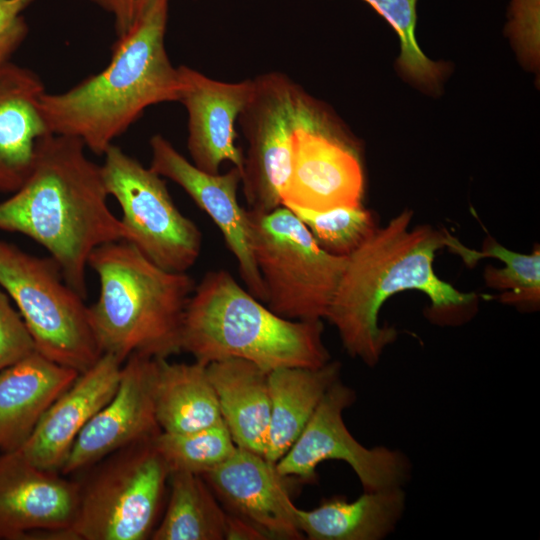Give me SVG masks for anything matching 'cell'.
Masks as SVG:
<instances>
[{"instance_id": "cell-4", "label": "cell", "mask_w": 540, "mask_h": 540, "mask_svg": "<svg viewBox=\"0 0 540 540\" xmlns=\"http://www.w3.org/2000/svg\"><path fill=\"white\" fill-rule=\"evenodd\" d=\"M88 267L99 280L88 315L102 353L124 362L132 354L167 359L182 352L183 318L195 287L186 272L159 267L125 240L94 249Z\"/></svg>"}, {"instance_id": "cell-30", "label": "cell", "mask_w": 540, "mask_h": 540, "mask_svg": "<svg viewBox=\"0 0 540 540\" xmlns=\"http://www.w3.org/2000/svg\"><path fill=\"white\" fill-rule=\"evenodd\" d=\"M35 350L34 341L20 313L0 287V371Z\"/></svg>"}, {"instance_id": "cell-27", "label": "cell", "mask_w": 540, "mask_h": 540, "mask_svg": "<svg viewBox=\"0 0 540 540\" xmlns=\"http://www.w3.org/2000/svg\"><path fill=\"white\" fill-rule=\"evenodd\" d=\"M154 442L170 473L203 475L225 462L237 448L224 422L186 433L161 431Z\"/></svg>"}, {"instance_id": "cell-11", "label": "cell", "mask_w": 540, "mask_h": 540, "mask_svg": "<svg viewBox=\"0 0 540 540\" xmlns=\"http://www.w3.org/2000/svg\"><path fill=\"white\" fill-rule=\"evenodd\" d=\"M356 401L349 386L336 381L325 393L308 424L275 463L283 477L316 479V468L326 460L347 463L360 481L363 491L403 487L411 477V462L398 449L385 446L368 448L348 430L343 412Z\"/></svg>"}, {"instance_id": "cell-31", "label": "cell", "mask_w": 540, "mask_h": 540, "mask_svg": "<svg viewBox=\"0 0 540 540\" xmlns=\"http://www.w3.org/2000/svg\"><path fill=\"white\" fill-rule=\"evenodd\" d=\"M37 0H0V67L10 62L28 35L24 11Z\"/></svg>"}, {"instance_id": "cell-8", "label": "cell", "mask_w": 540, "mask_h": 540, "mask_svg": "<svg viewBox=\"0 0 540 540\" xmlns=\"http://www.w3.org/2000/svg\"><path fill=\"white\" fill-rule=\"evenodd\" d=\"M0 287L15 303L43 356L82 373L103 354L84 298L69 286L51 257H38L0 240Z\"/></svg>"}, {"instance_id": "cell-13", "label": "cell", "mask_w": 540, "mask_h": 540, "mask_svg": "<svg viewBox=\"0 0 540 540\" xmlns=\"http://www.w3.org/2000/svg\"><path fill=\"white\" fill-rule=\"evenodd\" d=\"M79 504V484L39 468L17 451L0 456V539L65 540Z\"/></svg>"}, {"instance_id": "cell-2", "label": "cell", "mask_w": 540, "mask_h": 540, "mask_svg": "<svg viewBox=\"0 0 540 540\" xmlns=\"http://www.w3.org/2000/svg\"><path fill=\"white\" fill-rule=\"evenodd\" d=\"M85 150L78 139L45 136L25 182L0 202V231L23 234L44 247L84 299L92 251L127 236L108 206L101 165Z\"/></svg>"}, {"instance_id": "cell-5", "label": "cell", "mask_w": 540, "mask_h": 540, "mask_svg": "<svg viewBox=\"0 0 540 540\" xmlns=\"http://www.w3.org/2000/svg\"><path fill=\"white\" fill-rule=\"evenodd\" d=\"M322 320L279 316L226 270L209 271L188 300L181 350L209 364L248 360L266 372L282 367L318 368L330 361Z\"/></svg>"}, {"instance_id": "cell-7", "label": "cell", "mask_w": 540, "mask_h": 540, "mask_svg": "<svg viewBox=\"0 0 540 540\" xmlns=\"http://www.w3.org/2000/svg\"><path fill=\"white\" fill-rule=\"evenodd\" d=\"M246 210L266 306L290 320L326 318L347 257L323 250L284 205L267 212Z\"/></svg>"}, {"instance_id": "cell-18", "label": "cell", "mask_w": 540, "mask_h": 540, "mask_svg": "<svg viewBox=\"0 0 540 540\" xmlns=\"http://www.w3.org/2000/svg\"><path fill=\"white\" fill-rule=\"evenodd\" d=\"M123 363L103 353L53 401L17 452L39 468L60 473L79 433L114 395Z\"/></svg>"}, {"instance_id": "cell-1", "label": "cell", "mask_w": 540, "mask_h": 540, "mask_svg": "<svg viewBox=\"0 0 540 540\" xmlns=\"http://www.w3.org/2000/svg\"><path fill=\"white\" fill-rule=\"evenodd\" d=\"M412 216L409 210L399 213L347 257L326 316L346 352L369 367L397 338L394 327L378 322L382 305L394 294L411 289L426 294L429 317L439 325L465 322L477 302L475 293L460 292L435 274L434 258L445 246L446 231L429 225L410 229Z\"/></svg>"}, {"instance_id": "cell-24", "label": "cell", "mask_w": 540, "mask_h": 540, "mask_svg": "<svg viewBox=\"0 0 540 540\" xmlns=\"http://www.w3.org/2000/svg\"><path fill=\"white\" fill-rule=\"evenodd\" d=\"M155 413L162 432L186 433L223 422L207 364L156 359Z\"/></svg>"}, {"instance_id": "cell-9", "label": "cell", "mask_w": 540, "mask_h": 540, "mask_svg": "<svg viewBox=\"0 0 540 540\" xmlns=\"http://www.w3.org/2000/svg\"><path fill=\"white\" fill-rule=\"evenodd\" d=\"M363 194L364 174L357 143L320 102L300 87L282 205L321 212L360 206Z\"/></svg>"}, {"instance_id": "cell-32", "label": "cell", "mask_w": 540, "mask_h": 540, "mask_svg": "<svg viewBox=\"0 0 540 540\" xmlns=\"http://www.w3.org/2000/svg\"><path fill=\"white\" fill-rule=\"evenodd\" d=\"M108 13L118 37L125 35L143 16L154 0H89Z\"/></svg>"}, {"instance_id": "cell-6", "label": "cell", "mask_w": 540, "mask_h": 540, "mask_svg": "<svg viewBox=\"0 0 540 540\" xmlns=\"http://www.w3.org/2000/svg\"><path fill=\"white\" fill-rule=\"evenodd\" d=\"M155 437L121 448L84 470L85 477L77 480V515L65 540L151 537L170 476Z\"/></svg>"}, {"instance_id": "cell-20", "label": "cell", "mask_w": 540, "mask_h": 540, "mask_svg": "<svg viewBox=\"0 0 540 540\" xmlns=\"http://www.w3.org/2000/svg\"><path fill=\"white\" fill-rule=\"evenodd\" d=\"M38 351L0 371V451H17L39 420L78 377Z\"/></svg>"}, {"instance_id": "cell-19", "label": "cell", "mask_w": 540, "mask_h": 540, "mask_svg": "<svg viewBox=\"0 0 540 540\" xmlns=\"http://www.w3.org/2000/svg\"><path fill=\"white\" fill-rule=\"evenodd\" d=\"M46 92L39 75L12 62L0 67V193L29 176L42 138L52 134L41 111Z\"/></svg>"}, {"instance_id": "cell-10", "label": "cell", "mask_w": 540, "mask_h": 540, "mask_svg": "<svg viewBox=\"0 0 540 540\" xmlns=\"http://www.w3.org/2000/svg\"><path fill=\"white\" fill-rule=\"evenodd\" d=\"M102 156L103 181L122 211L125 241L159 267L187 272L200 256L202 234L177 208L163 177L115 144Z\"/></svg>"}, {"instance_id": "cell-23", "label": "cell", "mask_w": 540, "mask_h": 540, "mask_svg": "<svg viewBox=\"0 0 540 540\" xmlns=\"http://www.w3.org/2000/svg\"><path fill=\"white\" fill-rule=\"evenodd\" d=\"M340 372V362L330 360L318 368L282 367L268 373V461L276 463L291 448Z\"/></svg>"}, {"instance_id": "cell-12", "label": "cell", "mask_w": 540, "mask_h": 540, "mask_svg": "<svg viewBox=\"0 0 540 540\" xmlns=\"http://www.w3.org/2000/svg\"><path fill=\"white\" fill-rule=\"evenodd\" d=\"M252 81L250 96L238 117L247 141L241 184L247 209L267 212L282 205L300 86L276 71Z\"/></svg>"}, {"instance_id": "cell-29", "label": "cell", "mask_w": 540, "mask_h": 540, "mask_svg": "<svg viewBox=\"0 0 540 540\" xmlns=\"http://www.w3.org/2000/svg\"><path fill=\"white\" fill-rule=\"evenodd\" d=\"M394 28L401 44L398 60L401 70L413 81L433 86L438 84L445 68L425 56L419 48L415 29L418 0H363Z\"/></svg>"}, {"instance_id": "cell-28", "label": "cell", "mask_w": 540, "mask_h": 540, "mask_svg": "<svg viewBox=\"0 0 540 540\" xmlns=\"http://www.w3.org/2000/svg\"><path fill=\"white\" fill-rule=\"evenodd\" d=\"M287 208L304 223L323 250L336 256L351 255L377 228L373 214L362 205L321 212Z\"/></svg>"}, {"instance_id": "cell-22", "label": "cell", "mask_w": 540, "mask_h": 540, "mask_svg": "<svg viewBox=\"0 0 540 540\" xmlns=\"http://www.w3.org/2000/svg\"><path fill=\"white\" fill-rule=\"evenodd\" d=\"M405 507L403 487H392L364 491L354 501L323 499L314 509H297V521L310 540H381L395 530Z\"/></svg>"}, {"instance_id": "cell-15", "label": "cell", "mask_w": 540, "mask_h": 540, "mask_svg": "<svg viewBox=\"0 0 540 540\" xmlns=\"http://www.w3.org/2000/svg\"><path fill=\"white\" fill-rule=\"evenodd\" d=\"M149 144L150 168L179 185L212 219L237 261L246 289L265 303V288L251 247L247 210L239 205L237 198L240 170L234 166L222 174L200 170L160 134L153 135Z\"/></svg>"}, {"instance_id": "cell-33", "label": "cell", "mask_w": 540, "mask_h": 540, "mask_svg": "<svg viewBox=\"0 0 540 540\" xmlns=\"http://www.w3.org/2000/svg\"><path fill=\"white\" fill-rule=\"evenodd\" d=\"M226 540H263L266 535L249 521L227 512Z\"/></svg>"}, {"instance_id": "cell-16", "label": "cell", "mask_w": 540, "mask_h": 540, "mask_svg": "<svg viewBox=\"0 0 540 540\" xmlns=\"http://www.w3.org/2000/svg\"><path fill=\"white\" fill-rule=\"evenodd\" d=\"M179 101L187 112V149L191 162L200 170L219 173L230 162L242 174L244 153L236 145V121L253 86L252 79L224 82L201 72L178 66Z\"/></svg>"}, {"instance_id": "cell-14", "label": "cell", "mask_w": 540, "mask_h": 540, "mask_svg": "<svg viewBox=\"0 0 540 540\" xmlns=\"http://www.w3.org/2000/svg\"><path fill=\"white\" fill-rule=\"evenodd\" d=\"M156 359L130 355L112 398L77 436L61 475L78 474L109 454L161 432L155 413Z\"/></svg>"}, {"instance_id": "cell-17", "label": "cell", "mask_w": 540, "mask_h": 540, "mask_svg": "<svg viewBox=\"0 0 540 540\" xmlns=\"http://www.w3.org/2000/svg\"><path fill=\"white\" fill-rule=\"evenodd\" d=\"M201 476L227 512L255 525L267 539L304 538L286 477L264 456L237 447L225 462Z\"/></svg>"}, {"instance_id": "cell-21", "label": "cell", "mask_w": 540, "mask_h": 540, "mask_svg": "<svg viewBox=\"0 0 540 540\" xmlns=\"http://www.w3.org/2000/svg\"><path fill=\"white\" fill-rule=\"evenodd\" d=\"M207 372L236 446L265 456L270 424L268 372L239 358L211 362Z\"/></svg>"}, {"instance_id": "cell-3", "label": "cell", "mask_w": 540, "mask_h": 540, "mask_svg": "<svg viewBox=\"0 0 540 540\" xmlns=\"http://www.w3.org/2000/svg\"><path fill=\"white\" fill-rule=\"evenodd\" d=\"M168 7L169 0H154L117 38L99 73L66 91L43 94L41 111L52 134L78 139L102 156L148 107L179 101V69L165 47Z\"/></svg>"}, {"instance_id": "cell-25", "label": "cell", "mask_w": 540, "mask_h": 540, "mask_svg": "<svg viewBox=\"0 0 540 540\" xmlns=\"http://www.w3.org/2000/svg\"><path fill=\"white\" fill-rule=\"evenodd\" d=\"M168 484L167 507L150 539L225 540L228 513L201 475L174 471Z\"/></svg>"}, {"instance_id": "cell-26", "label": "cell", "mask_w": 540, "mask_h": 540, "mask_svg": "<svg viewBox=\"0 0 540 540\" xmlns=\"http://www.w3.org/2000/svg\"><path fill=\"white\" fill-rule=\"evenodd\" d=\"M445 246L457 253L462 260L473 266L485 257L497 258L505 264L503 268L491 265L485 268L484 280L488 287L504 291L497 296L500 302L520 307H536L540 302V249L536 245L530 254L511 251L488 238L482 251L463 246L446 232Z\"/></svg>"}]
</instances>
